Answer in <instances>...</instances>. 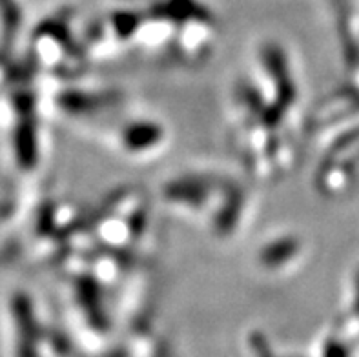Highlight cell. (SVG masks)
Masks as SVG:
<instances>
[{
	"mask_svg": "<svg viewBox=\"0 0 359 357\" xmlns=\"http://www.w3.org/2000/svg\"><path fill=\"white\" fill-rule=\"evenodd\" d=\"M217 17L203 0H157L137 11L130 51L168 68H197L214 55Z\"/></svg>",
	"mask_w": 359,
	"mask_h": 357,
	"instance_id": "obj_1",
	"label": "cell"
},
{
	"mask_svg": "<svg viewBox=\"0 0 359 357\" xmlns=\"http://www.w3.org/2000/svg\"><path fill=\"white\" fill-rule=\"evenodd\" d=\"M161 197L170 212L215 239L236 237L250 215L246 188L223 173H179L164 182Z\"/></svg>",
	"mask_w": 359,
	"mask_h": 357,
	"instance_id": "obj_2",
	"label": "cell"
},
{
	"mask_svg": "<svg viewBox=\"0 0 359 357\" xmlns=\"http://www.w3.org/2000/svg\"><path fill=\"white\" fill-rule=\"evenodd\" d=\"M91 217L86 215V234L100 250L132 255L148 236V208L133 190H121L106 197Z\"/></svg>",
	"mask_w": 359,
	"mask_h": 357,
	"instance_id": "obj_3",
	"label": "cell"
},
{
	"mask_svg": "<svg viewBox=\"0 0 359 357\" xmlns=\"http://www.w3.org/2000/svg\"><path fill=\"white\" fill-rule=\"evenodd\" d=\"M97 133L115 154L133 161L159 157L168 144L166 126L144 112H128V115H121L115 124L100 128Z\"/></svg>",
	"mask_w": 359,
	"mask_h": 357,
	"instance_id": "obj_4",
	"label": "cell"
},
{
	"mask_svg": "<svg viewBox=\"0 0 359 357\" xmlns=\"http://www.w3.org/2000/svg\"><path fill=\"white\" fill-rule=\"evenodd\" d=\"M305 241L296 234H278L255 252V267L269 274L294 271L305 262Z\"/></svg>",
	"mask_w": 359,
	"mask_h": 357,
	"instance_id": "obj_5",
	"label": "cell"
}]
</instances>
